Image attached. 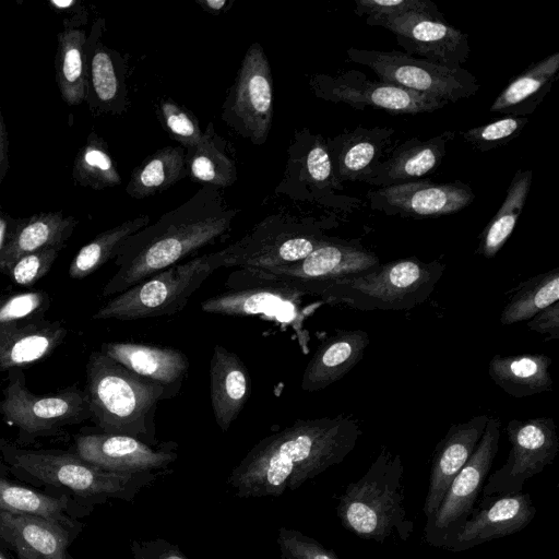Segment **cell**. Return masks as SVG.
<instances>
[{
	"mask_svg": "<svg viewBox=\"0 0 559 559\" xmlns=\"http://www.w3.org/2000/svg\"><path fill=\"white\" fill-rule=\"evenodd\" d=\"M350 61L372 70L380 81L449 102L474 96L477 79L462 67H447L406 52L347 49Z\"/></svg>",
	"mask_w": 559,
	"mask_h": 559,
	"instance_id": "10",
	"label": "cell"
},
{
	"mask_svg": "<svg viewBox=\"0 0 559 559\" xmlns=\"http://www.w3.org/2000/svg\"><path fill=\"white\" fill-rule=\"evenodd\" d=\"M488 418L489 416L481 414L467 421L453 424L437 443L423 508L427 519L438 510L452 480L473 454Z\"/></svg>",
	"mask_w": 559,
	"mask_h": 559,
	"instance_id": "24",
	"label": "cell"
},
{
	"mask_svg": "<svg viewBox=\"0 0 559 559\" xmlns=\"http://www.w3.org/2000/svg\"><path fill=\"white\" fill-rule=\"evenodd\" d=\"M532 179L531 169L514 174L501 206L479 236L478 254L491 259L507 242L525 205Z\"/></svg>",
	"mask_w": 559,
	"mask_h": 559,
	"instance_id": "37",
	"label": "cell"
},
{
	"mask_svg": "<svg viewBox=\"0 0 559 559\" xmlns=\"http://www.w3.org/2000/svg\"><path fill=\"white\" fill-rule=\"evenodd\" d=\"M7 296L3 295V294H0V306L3 304V301L5 300Z\"/></svg>",
	"mask_w": 559,
	"mask_h": 559,
	"instance_id": "55",
	"label": "cell"
},
{
	"mask_svg": "<svg viewBox=\"0 0 559 559\" xmlns=\"http://www.w3.org/2000/svg\"><path fill=\"white\" fill-rule=\"evenodd\" d=\"M8 170V138L0 109V183Z\"/></svg>",
	"mask_w": 559,
	"mask_h": 559,
	"instance_id": "51",
	"label": "cell"
},
{
	"mask_svg": "<svg viewBox=\"0 0 559 559\" xmlns=\"http://www.w3.org/2000/svg\"><path fill=\"white\" fill-rule=\"evenodd\" d=\"M444 270L438 260L397 259L369 273L338 280L319 297L362 311L411 310L430 297Z\"/></svg>",
	"mask_w": 559,
	"mask_h": 559,
	"instance_id": "6",
	"label": "cell"
},
{
	"mask_svg": "<svg viewBox=\"0 0 559 559\" xmlns=\"http://www.w3.org/2000/svg\"><path fill=\"white\" fill-rule=\"evenodd\" d=\"M0 456L11 474L29 486L68 493L80 504L95 509L109 499L133 502L138 493L162 473H120L99 468L74 452L28 449L0 438Z\"/></svg>",
	"mask_w": 559,
	"mask_h": 559,
	"instance_id": "3",
	"label": "cell"
},
{
	"mask_svg": "<svg viewBox=\"0 0 559 559\" xmlns=\"http://www.w3.org/2000/svg\"><path fill=\"white\" fill-rule=\"evenodd\" d=\"M251 380L242 360L217 344L210 360V394L215 421L227 432L247 403Z\"/></svg>",
	"mask_w": 559,
	"mask_h": 559,
	"instance_id": "29",
	"label": "cell"
},
{
	"mask_svg": "<svg viewBox=\"0 0 559 559\" xmlns=\"http://www.w3.org/2000/svg\"><path fill=\"white\" fill-rule=\"evenodd\" d=\"M407 11H421L443 16L430 0H355L354 9L358 16H366V23Z\"/></svg>",
	"mask_w": 559,
	"mask_h": 559,
	"instance_id": "46",
	"label": "cell"
},
{
	"mask_svg": "<svg viewBox=\"0 0 559 559\" xmlns=\"http://www.w3.org/2000/svg\"><path fill=\"white\" fill-rule=\"evenodd\" d=\"M59 321L43 318L0 325V371L36 362L50 355L64 340Z\"/></svg>",
	"mask_w": 559,
	"mask_h": 559,
	"instance_id": "30",
	"label": "cell"
},
{
	"mask_svg": "<svg viewBox=\"0 0 559 559\" xmlns=\"http://www.w3.org/2000/svg\"><path fill=\"white\" fill-rule=\"evenodd\" d=\"M528 118L504 116L486 124L461 131L462 139L479 152H487L503 145L519 136Z\"/></svg>",
	"mask_w": 559,
	"mask_h": 559,
	"instance_id": "42",
	"label": "cell"
},
{
	"mask_svg": "<svg viewBox=\"0 0 559 559\" xmlns=\"http://www.w3.org/2000/svg\"><path fill=\"white\" fill-rule=\"evenodd\" d=\"M0 401V415L17 428L21 443L59 433L91 417L85 391L75 386L56 394H33L24 374L10 370Z\"/></svg>",
	"mask_w": 559,
	"mask_h": 559,
	"instance_id": "9",
	"label": "cell"
},
{
	"mask_svg": "<svg viewBox=\"0 0 559 559\" xmlns=\"http://www.w3.org/2000/svg\"><path fill=\"white\" fill-rule=\"evenodd\" d=\"M177 448L173 441L152 447L133 437L107 432L78 435L74 442V453L82 460L120 473H163L177 460Z\"/></svg>",
	"mask_w": 559,
	"mask_h": 559,
	"instance_id": "19",
	"label": "cell"
},
{
	"mask_svg": "<svg viewBox=\"0 0 559 559\" xmlns=\"http://www.w3.org/2000/svg\"><path fill=\"white\" fill-rule=\"evenodd\" d=\"M239 210L230 207L221 189L202 186L189 200L129 236L114 261L116 273L103 296L118 295L227 234Z\"/></svg>",
	"mask_w": 559,
	"mask_h": 559,
	"instance_id": "2",
	"label": "cell"
},
{
	"mask_svg": "<svg viewBox=\"0 0 559 559\" xmlns=\"http://www.w3.org/2000/svg\"><path fill=\"white\" fill-rule=\"evenodd\" d=\"M50 4L55 8V9H60V10H66L68 8H72L73 5H76L78 2L74 1V0H69V1H57V0H50Z\"/></svg>",
	"mask_w": 559,
	"mask_h": 559,
	"instance_id": "53",
	"label": "cell"
},
{
	"mask_svg": "<svg viewBox=\"0 0 559 559\" xmlns=\"http://www.w3.org/2000/svg\"><path fill=\"white\" fill-rule=\"evenodd\" d=\"M370 337L362 330H337L328 337L308 361L301 389L317 392L341 380L364 357Z\"/></svg>",
	"mask_w": 559,
	"mask_h": 559,
	"instance_id": "28",
	"label": "cell"
},
{
	"mask_svg": "<svg viewBox=\"0 0 559 559\" xmlns=\"http://www.w3.org/2000/svg\"><path fill=\"white\" fill-rule=\"evenodd\" d=\"M114 53L102 43H95L90 60L91 82L104 110L120 112L126 107V87Z\"/></svg>",
	"mask_w": 559,
	"mask_h": 559,
	"instance_id": "40",
	"label": "cell"
},
{
	"mask_svg": "<svg viewBox=\"0 0 559 559\" xmlns=\"http://www.w3.org/2000/svg\"><path fill=\"white\" fill-rule=\"evenodd\" d=\"M395 130L386 127H357L326 140L336 180L367 183L378 164L394 145Z\"/></svg>",
	"mask_w": 559,
	"mask_h": 559,
	"instance_id": "23",
	"label": "cell"
},
{
	"mask_svg": "<svg viewBox=\"0 0 559 559\" xmlns=\"http://www.w3.org/2000/svg\"><path fill=\"white\" fill-rule=\"evenodd\" d=\"M328 238L314 223L273 214L219 251L223 267L265 270L305 259Z\"/></svg>",
	"mask_w": 559,
	"mask_h": 559,
	"instance_id": "8",
	"label": "cell"
},
{
	"mask_svg": "<svg viewBox=\"0 0 559 559\" xmlns=\"http://www.w3.org/2000/svg\"><path fill=\"white\" fill-rule=\"evenodd\" d=\"M454 135L453 131H444L430 139L411 138L394 144L367 183L384 188L421 180L438 169Z\"/></svg>",
	"mask_w": 559,
	"mask_h": 559,
	"instance_id": "27",
	"label": "cell"
},
{
	"mask_svg": "<svg viewBox=\"0 0 559 559\" xmlns=\"http://www.w3.org/2000/svg\"><path fill=\"white\" fill-rule=\"evenodd\" d=\"M50 305L45 292L34 290L7 296L0 306V325L41 318Z\"/></svg>",
	"mask_w": 559,
	"mask_h": 559,
	"instance_id": "47",
	"label": "cell"
},
{
	"mask_svg": "<svg viewBox=\"0 0 559 559\" xmlns=\"http://www.w3.org/2000/svg\"><path fill=\"white\" fill-rule=\"evenodd\" d=\"M22 218H14L0 207V251L11 239Z\"/></svg>",
	"mask_w": 559,
	"mask_h": 559,
	"instance_id": "50",
	"label": "cell"
},
{
	"mask_svg": "<svg viewBox=\"0 0 559 559\" xmlns=\"http://www.w3.org/2000/svg\"><path fill=\"white\" fill-rule=\"evenodd\" d=\"M62 246L41 248L20 258L4 274L21 286H31L51 269Z\"/></svg>",
	"mask_w": 559,
	"mask_h": 559,
	"instance_id": "44",
	"label": "cell"
},
{
	"mask_svg": "<svg viewBox=\"0 0 559 559\" xmlns=\"http://www.w3.org/2000/svg\"><path fill=\"white\" fill-rule=\"evenodd\" d=\"M273 118V80L264 49L253 43L223 105L222 119L255 145L263 144Z\"/></svg>",
	"mask_w": 559,
	"mask_h": 559,
	"instance_id": "12",
	"label": "cell"
},
{
	"mask_svg": "<svg viewBox=\"0 0 559 559\" xmlns=\"http://www.w3.org/2000/svg\"><path fill=\"white\" fill-rule=\"evenodd\" d=\"M559 71V52L531 64L514 76L493 100L489 111L506 116L531 114L550 92Z\"/></svg>",
	"mask_w": 559,
	"mask_h": 559,
	"instance_id": "33",
	"label": "cell"
},
{
	"mask_svg": "<svg viewBox=\"0 0 559 559\" xmlns=\"http://www.w3.org/2000/svg\"><path fill=\"white\" fill-rule=\"evenodd\" d=\"M78 219L61 211L40 212L22 218L11 239L0 251V271L4 273L20 258L46 247L66 246Z\"/></svg>",
	"mask_w": 559,
	"mask_h": 559,
	"instance_id": "31",
	"label": "cell"
},
{
	"mask_svg": "<svg viewBox=\"0 0 559 559\" xmlns=\"http://www.w3.org/2000/svg\"><path fill=\"white\" fill-rule=\"evenodd\" d=\"M276 542L282 559H340L333 550L297 530L281 526Z\"/></svg>",
	"mask_w": 559,
	"mask_h": 559,
	"instance_id": "45",
	"label": "cell"
},
{
	"mask_svg": "<svg viewBox=\"0 0 559 559\" xmlns=\"http://www.w3.org/2000/svg\"><path fill=\"white\" fill-rule=\"evenodd\" d=\"M313 94L324 100L343 103L355 109L373 107L393 115L436 111L447 100L424 95L380 80H370L358 70H348L336 76L317 74L310 79Z\"/></svg>",
	"mask_w": 559,
	"mask_h": 559,
	"instance_id": "14",
	"label": "cell"
},
{
	"mask_svg": "<svg viewBox=\"0 0 559 559\" xmlns=\"http://www.w3.org/2000/svg\"><path fill=\"white\" fill-rule=\"evenodd\" d=\"M559 300V267L528 278L520 285L500 314V323L528 321Z\"/></svg>",
	"mask_w": 559,
	"mask_h": 559,
	"instance_id": "38",
	"label": "cell"
},
{
	"mask_svg": "<svg viewBox=\"0 0 559 559\" xmlns=\"http://www.w3.org/2000/svg\"><path fill=\"white\" fill-rule=\"evenodd\" d=\"M160 121L168 134L185 150L197 145L203 135L197 117L170 98L158 106Z\"/></svg>",
	"mask_w": 559,
	"mask_h": 559,
	"instance_id": "43",
	"label": "cell"
},
{
	"mask_svg": "<svg viewBox=\"0 0 559 559\" xmlns=\"http://www.w3.org/2000/svg\"><path fill=\"white\" fill-rule=\"evenodd\" d=\"M73 178L84 187L102 190L121 183V177L103 139L92 133L79 151L73 165Z\"/></svg>",
	"mask_w": 559,
	"mask_h": 559,
	"instance_id": "41",
	"label": "cell"
},
{
	"mask_svg": "<svg viewBox=\"0 0 559 559\" xmlns=\"http://www.w3.org/2000/svg\"><path fill=\"white\" fill-rule=\"evenodd\" d=\"M367 199L372 210L385 215L420 219L457 213L475 194L459 180L438 183L421 179L370 190Z\"/></svg>",
	"mask_w": 559,
	"mask_h": 559,
	"instance_id": "17",
	"label": "cell"
},
{
	"mask_svg": "<svg viewBox=\"0 0 559 559\" xmlns=\"http://www.w3.org/2000/svg\"><path fill=\"white\" fill-rule=\"evenodd\" d=\"M528 330L547 335L550 340L559 338V301L546 307L526 322Z\"/></svg>",
	"mask_w": 559,
	"mask_h": 559,
	"instance_id": "49",
	"label": "cell"
},
{
	"mask_svg": "<svg viewBox=\"0 0 559 559\" xmlns=\"http://www.w3.org/2000/svg\"><path fill=\"white\" fill-rule=\"evenodd\" d=\"M403 475L401 455L382 447L367 472L338 497L336 515L342 526L366 540L384 543L396 535L407 542L414 523L404 504Z\"/></svg>",
	"mask_w": 559,
	"mask_h": 559,
	"instance_id": "5",
	"label": "cell"
},
{
	"mask_svg": "<svg viewBox=\"0 0 559 559\" xmlns=\"http://www.w3.org/2000/svg\"><path fill=\"white\" fill-rule=\"evenodd\" d=\"M361 430L349 416L298 419L257 442L231 469L227 484L239 498L280 497L337 465Z\"/></svg>",
	"mask_w": 559,
	"mask_h": 559,
	"instance_id": "1",
	"label": "cell"
},
{
	"mask_svg": "<svg viewBox=\"0 0 559 559\" xmlns=\"http://www.w3.org/2000/svg\"><path fill=\"white\" fill-rule=\"evenodd\" d=\"M198 3L212 14H219L231 4L227 0H199Z\"/></svg>",
	"mask_w": 559,
	"mask_h": 559,
	"instance_id": "52",
	"label": "cell"
},
{
	"mask_svg": "<svg viewBox=\"0 0 559 559\" xmlns=\"http://www.w3.org/2000/svg\"><path fill=\"white\" fill-rule=\"evenodd\" d=\"M131 559H189L180 548L163 538L132 540Z\"/></svg>",
	"mask_w": 559,
	"mask_h": 559,
	"instance_id": "48",
	"label": "cell"
},
{
	"mask_svg": "<svg viewBox=\"0 0 559 559\" xmlns=\"http://www.w3.org/2000/svg\"><path fill=\"white\" fill-rule=\"evenodd\" d=\"M187 176L202 186L223 189L237 179L235 160L226 151L224 139L217 135L212 122L201 141L185 152Z\"/></svg>",
	"mask_w": 559,
	"mask_h": 559,
	"instance_id": "34",
	"label": "cell"
},
{
	"mask_svg": "<svg viewBox=\"0 0 559 559\" xmlns=\"http://www.w3.org/2000/svg\"><path fill=\"white\" fill-rule=\"evenodd\" d=\"M186 176L185 148L165 146L133 169L126 191L134 199H144L163 192Z\"/></svg>",
	"mask_w": 559,
	"mask_h": 559,
	"instance_id": "36",
	"label": "cell"
},
{
	"mask_svg": "<svg viewBox=\"0 0 559 559\" xmlns=\"http://www.w3.org/2000/svg\"><path fill=\"white\" fill-rule=\"evenodd\" d=\"M223 267L221 251L171 265L116 295L94 314L95 320H140L180 312L209 276Z\"/></svg>",
	"mask_w": 559,
	"mask_h": 559,
	"instance_id": "7",
	"label": "cell"
},
{
	"mask_svg": "<svg viewBox=\"0 0 559 559\" xmlns=\"http://www.w3.org/2000/svg\"><path fill=\"white\" fill-rule=\"evenodd\" d=\"M75 539L45 519L0 510V546L16 559H75L69 552Z\"/></svg>",
	"mask_w": 559,
	"mask_h": 559,
	"instance_id": "25",
	"label": "cell"
},
{
	"mask_svg": "<svg viewBox=\"0 0 559 559\" xmlns=\"http://www.w3.org/2000/svg\"><path fill=\"white\" fill-rule=\"evenodd\" d=\"M551 364L545 354H496L488 364V373L506 393L522 399L552 390Z\"/></svg>",
	"mask_w": 559,
	"mask_h": 559,
	"instance_id": "32",
	"label": "cell"
},
{
	"mask_svg": "<svg viewBox=\"0 0 559 559\" xmlns=\"http://www.w3.org/2000/svg\"><path fill=\"white\" fill-rule=\"evenodd\" d=\"M501 423L489 417L473 454L452 480L438 510L427 519L426 542L447 548L471 515L498 452Z\"/></svg>",
	"mask_w": 559,
	"mask_h": 559,
	"instance_id": "11",
	"label": "cell"
},
{
	"mask_svg": "<svg viewBox=\"0 0 559 559\" xmlns=\"http://www.w3.org/2000/svg\"><path fill=\"white\" fill-rule=\"evenodd\" d=\"M0 559H9L3 551V548L0 546Z\"/></svg>",
	"mask_w": 559,
	"mask_h": 559,
	"instance_id": "54",
	"label": "cell"
},
{
	"mask_svg": "<svg viewBox=\"0 0 559 559\" xmlns=\"http://www.w3.org/2000/svg\"><path fill=\"white\" fill-rule=\"evenodd\" d=\"M506 432L511 449L504 464L487 478L483 496L521 492L524 483L550 465L559 452V438L551 417L512 419Z\"/></svg>",
	"mask_w": 559,
	"mask_h": 559,
	"instance_id": "13",
	"label": "cell"
},
{
	"mask_svg": "<svg viewBox=\"0 0 559 559\" xmlns=\"http://www.w3.org/2000/svg\"><path fill=\"white\" fill-rule=\"evenodd\" d=\"M100 352L138 376L160 384L166 399L174 397L189 370V360L183 352L174 347L143 343H103Z\"/></svg>",
	"mask_w": 559,
	"mask_h": 559,
	"instance_id": "26",
	"label": "cell"
},
{
	"mask_svg": "<svg viewBox=\"0 0 559 559\" xmlns=\"http://www.w3.org/2000/svg\"><path fill=\"white\" fill-rule=\"evenodd\" d=\"M536 507L527 492L481 496L456 538L445 550L460 552L515 534L535 518Z\"/></svg>",
	"mask_w": 559,
	"mask_h": 559,
	"instance_id": "20",
	"label": "cell"
},
{
	"mask_svg": "<svg viewBox=\"0 0 559 559\" xmlns=\"http://www.w3.org/2000/svg\"><path fill=\"white\" fill-rule=\"evenodd\" d=\"M289 153L287 176L281 183L293 181L302 185L301 192H306L307 198L329 206L350 209L353 203L359 201L334 194V191L343 190V185L333 174L326 140L320 134L304 130Z\"/></svg>",
	"mask_w": 559,
	"mask_h": 559,
	"instance_id": "22",
	"label": "cell"
},
{
	"mask_svg": "<svg viewBox=\"0 0 559 559\" xmlns=\"http://www.w3.org/2000/svg\"><path fill=\"white\" fill-rule=\"evenodd\" d=\"M367 24L389 29L406 53L442 66L462 67L471 52L467 34L450 25L444 16L407 11Z\"/></svg>",
	"mask_w": 559,
	"mask_h": 559,
	"instance_id": "16",
	"label": "cell"
},
{
	"mask_svg": "<svg viewBox=\"0 0 559 559\" xmlns=\"http://www.w3.org/2000/svg\"><path fill=\"white\" fill-rule=\"evenodd\" d=\"M150 216L142 214L97 235L83 246L69 267V275L80 280L91 275L108 260L114 259L121 243L132 234L150 224Z\"/></svg>",
	"mask_w": 559,
	"mask_h": 559,
	"instance_id": "39",
	"label": "cell"
},
{
	"mask_svg": "<svg viewBox=\"0 0 559 559\" xmlns=\"http://www.w3.org/2000/svg\"><path fill=\"white\" fill-rule=\"evenodd\" d=\"M227 289L201 302L206 313L248 317L273 314L276 310L294 308L304 295L261 269H240L229 274Z\"/></svg>",
	"mask_w": 559,
	"mask_h": 559,
	"instance_id": "18",
	"label": "cell"
},
{
	"mask_svg": "<svg viewBox=\"0 0 559 559\" xmlns=\"http://www.w3.org/2000/svg\"><path fill=\"white\" fill-rule=\"evenodd\" d=\"M0 510L27 514L55 523L75 537L84 530L82 518L93 509L84 507L63 492H51L16 479L0 461Z\"/></svg>",
	"mask_w": 559,
	"mask_h": 559,
	"instance_id": "21",
	"label": "cell"
},
{
	"mask_svg": "<svg viewBox=\"0 0 559 559\" xmlns=\"http://www.w3.org/2000/svg\"><path fill=\"white\" fill-rule=\"evenodd\" d=\"M57 81L63 100L80 105L87 95V39L82 28L64 26L58 36Z\"/></svg>",
	"mask_w": 559,
	"mask_h": 559,
	"instance_id": "35",
	"label": "cell"
},
{
	"mask_svg": "<svg viewBox=\"0 0 559 559\" xmlns=\"http://www.w3.org/2000/svg\"><path fill=\"white\" fill-rule=\"evenodd\" d=\"M380 264L379 258L359 242L329 237L305 259L263 271L304 295L319 296L332 283L369 273Z\"/></svg>",
	"mask_w": 559,
	"mask_h": 559,
	"instance_id": "15",
	"label": "cell"
},
{
	"mask_svg": "<svg viewBox=\"0 0 559 559\" xmlns=\"http://www.w3.org/2000/svg\"><path fill=\"white\" fill-rule=\"evenodd\" d=\"M91 417L102 432L124 435L157 447L155 413L165 389L135 374L118 361L93 352L86 365Z\"/></svg>",
	"mask_w": 559,
	"mask_h": 559,
	"instance_id": "4",
	"label": "cell"
}]
</instances>
